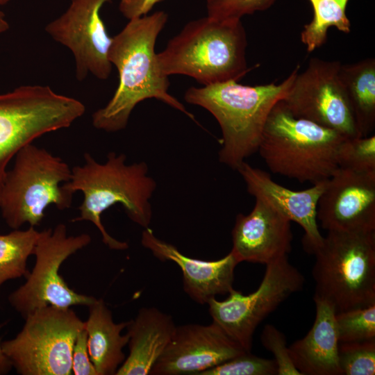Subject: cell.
<instances>
[{
	"label": "cell",
	"instance_id": "cell-1",
	"mask_svg": "<svg viewBox=\"0 0 375 375\" xmlns=\"http://www.w3.org/2000/svg\"><path fill=\"white\" fill-rule=\"evenodd\" d=\"M167 19L164 11L133 18L112 37L108 58L117 69L119 83L107 104L92 114L94 128L109 133L124 129L134 108L147 99L161 101L195 121L183 104L169 94L168 76L157 60L156 40Z\"/></svg>",
	"mask_w": 375,
	"mask_h": 375
},
{
	"label": "cell",
	"instance_id": "cell-2",
	"mask_svg": "<svg viewBox=\"0 0 375 375\" xmlns=\"http://www.w3.org/2000/svg\"><path fill=\"white\" fill-rule=\"evenodd\" d=\"M84 163L72 169L70 180L62 184L72 194L81 191L83 200L79 215L72 222L89 221L99 231L103 242L110 249L126 250L128 244L112 238L105 229L101 215L110 207L121 204L129 219L146 228L152 217L149 202L156 183L148 175L144 162L126 164V156L110 152L101 164L89 153H84Z\"/></svg>",
	"mask_w": 375,
	"mask_h": 375
},
{
	"label": "cell",
	"instance_id": "cell-3",
	"mask_svg": "<svg viewBox=\"0 0 375 375\" xmlns=\"http://www.w3.org/2000/svg\"><path fill=\"white\" fill-rule=\"evenodd\" d=\"M297 65L281 83L246 85L229 81L190 87L184 99L210 112L220 126L222 139L219 161L237 170L258 151L268 116L288 94L299 72Z\"/></svg>",
	"mask_w": 375,
	"mask_h": 375
},
{
	"label": "cell",
	"instance_id": "cell-4",
	"mask_svg": "<svg viewBox=\"0 0 375 375\" xmlns=\"http://www.w3.org/2000/svg\"><path fill=\"white\" fill-rule=\"evenodd\" d=\"M240 19L192 20L167 43L157 60L166 76H190L203 85L238 81L249 71Z\"/></svg>",
	"mask_w": 375,
	"mask_h": 375
},
{
	"label": "cell",
	"instance_id": "cell-5",
	"mask_svg": "<svg viewBox=\"0 0 375 375\" xmlns=\"http://www.w3.org/2000/svg\"><path fill=\"white\" fill-rule=\"evenodd\" d=\"M346 138L294 117L281 100L268 116L258 151L272 173L314 185L338 170V150Z\"/></svg>",
	"mask_w": 375,
	"mask_h": 375
},
{
	"label": "cell",
	"instance_id": "cell-6",
	"mask_svg": "<svg viewBox=\"0 0 375 375\" xmlns=\"http://www.w3.org/2000/svg\"><path fill=\"white\" fill-rule=\"evenodd\" d=\"M312 254L314 299L335 313L375 304V231H328Z\"/></svg>",
	"mask_w": 375,
	"mask_h": 375
},
{
	"label": "cell",
	"instance_id": "cell-7",
	"mask_svg": "<svg viewBox=\"0 0 375 375\" xmlns=\"http://www.w3.org/2000/svg\"><path fill=\"white\" fill-rule=\"evenodd\" d=\"M72 169L60 157L32 143L19 150L13 167L7 171L0 196V210L6 224L19 229L28 223L38 226L50 205L69 208L73 194L62 182L70 180Z\"/></svg>",
	"mask_w": 375,
	"mask_h": 375
},
{
	"label": "cell",
	"instance_id": "cell-8",
	"mask_svg": "<svg viewBox=\"0 0 375 375\" xmlns=\"http://www.w3.org/2000/svg\"><path fill=\"white\" fill-rule=\"evenodd\" d=\"M85 112L79 100L49 85H26L0 94V196L10 160L42 135L69 128Z\"/></svg>",
	"mask_w": 375,
	"mask_h": 375
},
{
	"label": "cell",
	"instance_id": "cell-9",
	"mask_svg": "<svg viewBox=\"0 0 375 375\" xmlns=\"http://www.w3.org/2000/svg\"><path fill=\"white\" fill-rule=\"evenodd\" d=\"M15 337L2 342L12 368L21 375H71L72 350L85 322L70 308L51 306L24 317Z\"/></svg>",
	"mask_w": 375,
	"mask_h": 375
},
{
	"label": "cell",
	"instance_id": "cell-10",
	"mask_svg": "<svg viewBox=\"0 0 375 375\" xmlns=\"http://www.w3.org/2000/svg\"><path fill=\"white\" fill-rule=\"evenodd\" d=\"M91 242L87 233L68 236L63 224L40 231L33 254L35 262L25 283L11 292L8 301L24 318L42 307H88L96 298L80 294L69 287L60 275L61 265Z\"/></svg>",
	"mask_w": 375,
	"mask_h": 375
},
{
	"label": "cell",
	"instance_id": "cell-11",
	"mask_svg": "<svg viewBox=\"0 0 375 375\" xmlns=\"http://www.w3.org/2000/svg\"><path fill=\"white\" fill-rule=\"evenodd\" d=\"M303 274L288 256L266 265L263 278L253 292L243 294L233 290L224 301L211 299L207 304L212 322L251 352L253 336L258 325L292 294L303 287Z\"/></svg>",
	"mask_w": 375,
	"mask_h": 375
},
{
	"label": "cell",
	"instance_id": "cell-12",
	"mask_svg": "<svg viewBox=\"0 0 375 375\" xmlns=\"http://www.w3.org/2000/svg\"><path fill=\"white\" fill-rule=\"evenodd\" d=\"M339 61L317 58L297 74L282 101L294 117L333 130L347 138L362 137L340 80Z\"/></svg>",
	"mask_w": 375,
	"mask_h": 375
},
{
	"label": "cell",
	"instance_id": "cell-13",
	"mask_svg": "<svg viewBox=\"0 0 375 375\" xmlns=\"http://www.w3.org/2000/svg\"><path fill=\"white\" fill-rule=\"evenodd\" d=\"M111 1L71 0L67 9L44 28L53 40L72 52L78 81L89 74L100 80H106L110 75L108 52L112 37L107 33L101 10Z\"/></svg>",
	"mask_w": 375,
	"mask_h": 375
},
{
	"label": "cell",
	"instance_id": "cell-14",
	"mask_svg": "<svg viewBox=\"0 0 375 375\" xmlns=\"http://www.w3.org/2000/svg\"><path fill=\"white\" fill-rule=\"evenodd\" d=\"M317 219L327 231H375V173L338 168L319 198Z\"/></svg>",
	"mask_w": 375,
	"mask_h": 375
},
{
	"label": "cell",
	"instance_id": "cell-15",
	"mask_svg": "<svg viewBox=\"0 0 375 375\" xmlns=\"http://www.w3.org/2000/svg\"><path fill=\"white\" fill-rule=\"evenodd\" d=\"M244 352L213 322L181 325L149 375H199Z\"/></svg>",
	"mask_w": 375,
	"mask_h": 375
},
{
	"label": "cell",
	"instance_id": "cell-16",
	"mask_svg": "<svg viewBox=\"0 0 375 375\" xmlns=\"http://www.w3.org/2000/svg\"><path fill=\"white\" fill-rule=\"evenodd\" d=\"M231 235L230 252L239 263L267 265L292 250L291 221L259 199L249 214L237 215Z\"/></svg>",
	"mask_w": 375,
	"mask_h": 375
},
{
	"label": "cell",
	"instance_id": "cell-17",
	"mask_svg": "<svg viewBox=\"0 0 375 375\" xmlns=\"http://www.w3.org/2000/svg\"><path fill=\"white\" fill-rule=\"evenodd\" d=\"M237 171L244 181L249 194L302 227L304 249L312 253L324 238L317 225V207L326 181L303 190L294 191L277 183L269 173L253 167L245 161Z\"/></svg>",
	"mask_w": 375,
	"mask_h": 375
},
{
	"label": "cell",
	"instance_id": "cell-18",
	"mask_svg": "<svg viewBox=\"0 0 375 375\" xmlns=\"http://www.w3.org/2000/svg\"><path fill=\"white\" fill-rule=\"evenodd\" d=\"M141 243L160 261H172L180 267L183 290L197 303H207L217 295L228 294L234 289V272L239 262L231 252L212 261L190 258L174 245L158 238L149 227L142 231Z\"/></svg>",
	"mask_w": 375,
	"mask_h": 375
},
{
	"label": "cell",
	"instance_id": "cell-19",
	"mask_svg": "<svg viewBox=\"0 0 375 375\" xmlns=\"http://www.w3.org/2000/svg\"><path fill=\"white\" fill-rule=\"evenodd\" d=\"M172 317L155 307L140 308L126 326L129 354L115 375H149L173 337Z\"/></svg>",
	"mask_w": 375,
	"mask_h": 375
},
{
	"label": "cell",
	"instance_id": "cell-20",
	"mask_svg": "<svg viewBox=\"0 0 375 375\" xmlns=\"http://www.w3.org/2000/svg\"><path fill=\"white\" fill-rule=\"evenodd\" d=\"M314 301L312 326L303 338L288 347L292 362L301 375H342L335 311L324 301Z\"/></svg>",
	"mask_w": 375,
	"mask_h": 375
},
{
	"label": "cell",
	"instance_id": "cell-21",
	"mask_svg": "<svg viewBox=\"0 0 375 375\" xmlns=\"http://www.w3.org/2000/svg\"><path fill=\"white\" fill-rule=\"evenodd\" d=\"M88 308L84 329L90 360L98 375H115L126 359L123 348L128 344L129 338L127 333L122 335V332L128 321L115 323L102 299H96Z\"/></svg>",
	"mask_w": 375,
	"mask_h": 375
},
{
	"label": "cell",
	"instance_id": "cell-22",
	"mask_svg": "<svg viewBox=\"0 0 375 375\" xmlns=\"http://www.w3.org/2000/svg\"><path fill=\"white\" fill-rule=\"evenodd\" d=\"M356 125L362 137L375 128V60L342 65L339 70Z\"/></svg>",
	"mask_w": 375,
	"mask_h": 375
},
{
	"label": "cell",
	"instance_id": "cell-23",
	"mask_svg": "<svg viewBox=\"0 0 375 375\" xmlns=\"http://www.w3.org/2000/svg\"><path fill=\"white\" fill-rule=\"evenodd\" d=\"M313 10L310 23L304 25L301 33V42L311 52L323 45L328 29L334 26L341 32L351 31V22L346 14L349 0H308Z\"/></svg>",
	"mask_w": 375,
	"mask_h": 375
},
{
	"label": "cell",
	"instance_id": "cell-24",
	"mask_svg": "<svg viewBox=\"0 0 375 375\" xmlns=\"http://www.w3.org/2000/svg\"><path fill=\"white\" fill-rule=\"evenodd\" d=\"M40 233L30 226L0 235V288L7 281L28 276L27 260L33 254Z\"/></svg>",
	"mask_w": 375,
	"mask_h": 375
},
{
	"label": "cell",
	"instance_id": "cell-25",
	"mask_svg": "<svg viewBox=\"0 0 375 375\" xmlns=\"http://www.w3.org/2000/svg\"><path fill=\"white\" fill-rule=\"evenodd\" d=\"M339 342L375 340V304L335 314Z\"/></svg>",
	"mask_w": 375,
	"mask_h": 375
},
{
	"label": "cell",
	"instance_id": "cell-26",
	"mask_svg": "<svg viewBox=\"0 0 375 375\" xmlns=\"http://www.w3.org/2000/svg\"><path fill=\"white\" fill-rule=\"evenodd\" d=\"M339 168L375 173V135L346 138L338 153Z\"/></svg>",
	"mask_w": 375,
	"mask_h": 375
},
{
	"label": "cell",
	"instance_id": "cell-27",
	"mask_svg": "<svg viewBox=\"0 0 375 375\" xmlns=\"http://www.w3.org/2000/svg\"><path fill=\"white\" fill-rule=\"evenodd\" d=\"M338 360L342 375H374L375 340L339 342Z\"/></svg>",
	"mask_w": 375,
	"mask_h": 375
},
{
	"label": "cell",
	"instance_id": "cell-28",
	"mask_svg": "<svg viewBox=\"0 0 375 375\" xmlns=\"http://www.w3.org/2000/svg\"><path fill=\"white\" fill-rule=\"evenodd\" d=\"M277 365L274 359L244 352L199 375H275Z\"/></svg>",
	"mask_w": 375,
	"mask_h": 375
},
{
	"label": "cell",
	"instance_id": "cell-29",
	"mask_svg": "<svg viewBox=\"0 0 375 375\" xmlns=\"http://www.w3.org/2000/svg\"><path fill=\"white\" fill-rule=\"evenodd\" d=\"M276 1L207 0V16L219 19H240L246 15L268 9Z\"/></svg>",
	"mask_w": 375,
	"mask_h": 375
},
{
	"label": "cell",
	"instance_id": "cell-30",
	"mask_svg": "<svg viewBox=\"0 0 375 375\" xmlns=\"http://www.w3.org/2000/svg\"><path fill=\"white\" fill-rule=\"evenodd\" d=\"M260 342L273 354L278 375H301L292 362L283 333L274 325L266 324L260 335Z\"/></svg>",
	"mask_w": 375,
	"mask_h": 375
},
{
	"label": "cell",
	"instance_id": "cell-31",
	"mask_svg": "<svg viewBox=\"0 0 375 375\" xmlns=\"http://www.w3.org/2000/svg\"><path fill=\"white\" fill-rule=\"evenodd\" d=\"M72 371L74 375H98L90 358L87 333L84 328L79 332L74 344Z\"/></svg>",
	"mask_w": 375,
	"mask_h": 375
},
{
	"label": "cell",
	"instance_id": "cell-32",
	"mask_svg": "<svg viewBox=\"0 0 375 375\" xmlns=\"http://www.w3.org/2000/svg\"><path fill=\"white\" fill-rule=\"evenodd\" d=\"M163 0H119V10L127 19L144 16Z\"/></svg>",
	"mask_w": 375,
	"mask_h": 375
},
{
	"label": "cell",
	"instance_id": "cell-33",
	"mask_svg": "<svg viewBox=\"0 0 375 375\" xmlns=\"http://www.w3.org/2000/svg\"><path fill=\"white\" fill-rule=\"evenodd\" d=\"M1 328V326H0ZM12 369V363L2 348V342L0 339V375L8 374Z\"/></svg>",
	"mask_w": 375,
	"mask_h": 375
},
{
	"label": "cell",
	"instance_id": "cell-34",
	"mask_svg": "<svg viewBox=\"0 0 375 375\" xmlns=\"http://www.w3.org/2000/svg\"><path fill=\"white\" fill-rule=\"evenodd\" d=\"M9 24L6 18L4 13L0 10V33L8 30Z\"/></svg>",
	"mask_w": 375,
	"mask_h": 375
},
{
	"label": "cell",
	"instance_id": "cell-35",
	"mask_svg": "<svg viewBox=\"0 0 375 375\" xmlns=\"http://www.w3.org/2000/svg\"><path fill=\"white\" fill-rule=\"evenodd\" d=\"M10 0H0V6L8 3Z\"/></svg>",
	"mask_w": 375,
	"mask_h": 375
}]
</instances>
